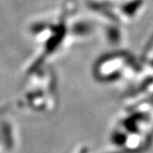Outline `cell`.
I'll list each match as a JSON object with an SVG mask.
<instances>
[]
</instances>
